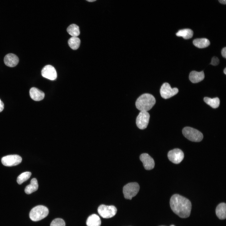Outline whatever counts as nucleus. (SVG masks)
Segmentation results:
<instances>
[{
    "instance_id": "1",
    "label": "nucleus",
    "mask_w": 226,
    "mask_h": 226,
    "mask_svg": "<svg viewBox=\"0 0 226 226\" xmlns=\"http://www.w3.org/2000/svg\"><path fill=\"white\" fill-rule=\"evenodd\" d=\"M170 205L173 212L180 218H186L190 216L191 204L187 198L179 194H175L171 197Z\"/></svg>"
},
{
    "instance_id": "2",
    "label": "nucleus",
    "mask_w": 226,
    "mask_h": 226,
    "mask_svg": "<svg viewBox=\"0 0 226 226\" xmlns=\"http://www.w3.org/2000/svg\"><path fill=\"white\" fill-rule=\"evenodd\" d=\"M156 100L152 94L145 93L140 96L136 102V108L140 111H148L155 105Z\"/></svg>"
},
{
    "instance_id": "3",
    "label": "nucleus",
    "mask_w": 226,
    "mask_h": 226,
    "mask_svg": "<svg viewBox=\"0 0 226 226\" xmlns=\"http://www.w3.org/2000/svg\"><path fill=\"white\" fill-rule=\"evenodd\" d=\"M48 213L49 210L47 207L43 205H38L31 210L29 216L32 221H37L46 217Z\"/></svg>"
},
{
    "instance_id": "4",
    "label": "nucleus",
    "mask_w": 226,
    "mask_h": 226,
    "mask_svg": "<svg viewBox=\"0 0 226 226\" xmlns=\"http://www.w3.org/2000/svg\"><path fill=\"white\" fill-rule=\"evenodd\" d=\"M182 132L185 137L192 142H199L203 138V135L200 131L191 127H184Z\"/></svg>"
},
{
    "instance_id": "5",
    "label": "nucleus",
    "mask_w": 226,
    "mask_h": 226,
    "mask_svg": "<svg viewBox=\"0 0 226 226\" xmlns=\"http://www.w3.org/2000/svg\"><path fill=\"white\" fill-rule=\"evenodd\" d=\"M140 189V186L137 182H131L124 186L123 192L124 197L126 199L131 200L132 198L136 196Z\"/></svg>"
},
{
    "instance_id": "6",
    "label": "nucleus",
    "mask_w": 226,
    "mask_h": 226,
    "mask_svg": "<svg viewBox=\"0 0 226 226\" xmlns=\"http://www.w3.org/2000/svg\"><path fill=\"white\" fill-rule=\"evenodd\" d=\"M117 209L113 205L107 206L104 204L100 205L98 208V212L102 218H108L114 216L116 214Z\"/></svg>"
},
{
    "instance_id": "7",
    "label": "nucleus",
    "mask_w": 226,
    "mask_h": 226,
    "mask_svg": "<svg viewBox=\"0 0 226 226\" xmlns=\"http://www.w3.org/2000/svg\"><path fill=\"white\" fill-rule=\"evenodd\" d=\"M179 92L176 88H171L167 83H164L162 85L160 90L161 97L164 99H169L176 94Z\"/></svg>"
},
{
    "instance_id": "8",
    "label": "nucleus",
    "mask_w": 226,
    "mask_h": 226,
    "mask_svg": "<svg viewBox=\"0 0 226 226\" xmlns=\"http://www.w3.org/2000/svg\"><path fill=\"white\" fill-rule=\"evenodd\" d=\"M149 118L150 115L148 111H141L136 120L137 127L142 130L145 129L148 124Z\"/></svg>"
},
{
    "instance_id": "9",
    "label": "nucleus",
    "mask_w": 226,
    "mask_h": 226,
    "mask_svg": "<svg viewBox=\"0 0 226 226\" xmlns=\"http://www.w3.org/2000/svg\"><path fill=\"white\" fill-rule=\"evenodd\" d=\"M22 158L17 154L10 155L3 157L1 159L2 164L6 166H12L21 163Z\"/></svg>"
},
{
    "instance_id": "10",
    "label": "nucleus",
    "mask_w": 226,
    "mask_h": 226,
    "mask_svg": "<svg viewBox=\"0 0 226 226\" xmlns=\"http://www.w3.org/2000/svg\"><path fill=\"white\" fill-rule=\"evenodd\" d=\"M168 157L169 160L173 163L178 164L183 160L184 154L180 149L175 148L168 152Z\"/></svg>"
},
{
    "instance_id": "11",
    "label": "nucleus",
    "mask_w": 226,
    "mask_h": 226,
    "mask_svg": "<svg viewBox=\"0 0 226 226\" xmlns=\"http://www.w3.org/2000/svg\"><path fill=\"white\" fill-rule=\"evenodd\" d=\"M42 76L51 80H55L57 78V74L55 68L51 65H47L42 69Z\"/></svg>"
},
{
    "instance_id": "12",
    "label": "nucleus",
    "mask_w": 226,
    "mask_h": 226,
    "mask_svg": "<svg viewBox=\"0 0 226 226\" xmlns=\"http://www.w3.org/2000/svg\"><path fill=\"white\" fill-rule=\"evenodd\" d=\"M140 159L146 170H151L154 168L155 163L154 160L148 154L146 153L141 154Z\"/></svg>"
},
{
    "instance_id": "13",
    "label": "nucleus",
    "mask_w": 226,
    "mask_h": 226,
    "mask_svg": "<svg viewBox=\"0 0 226 226\" xmlns=\"http://www.w3.org/2000/svg\"><path fill=\"white\" fill-rule=\"evenodd\" d=\"M4 61L6 66L13 67L18 64L19 62V59L13 53H9L4 57Z\"/></svg>"
},
{
    "instance_id": "14",
    "label": "nucleus",
    "mask_w": 226,
    "mask_h": 226,
    "mask_svg": "<svg viewBox=\"0 0 226 226\" xmlns=\"http://www.w3.org/2000/svg\"><path fill=\"white\" fill-rule=\"evenodd\" d=\"M30 94L31 99L36 101L42 100L45 96L44 93L35 87H32L30 89Z\"/></svg>"
},
{
    "instance_id": "15",
    "label": "nucleus",
    "mask_w": 226,
    "mask_h": 226,
    "mask_svg": "<svg viewBox=\"0 0 226 226\" xmlns=\"http://www.w3.org/2000/svg\"><path fill=\"white\" fill-rule=\"evenodd\" d=\"M204 74L203 71L198 72L193 71L190 73L189 79L192 83H196L204 79Z\"/></svg>"
},
{
    "instance_id": "16",
    "label": "nucleus",
    "mask_w": 226,
    "mask_h": 226,
    "mask_svg": "<svg viewBox=\"0 0 226 226\" xmlns=\"http://www.w3.org/2000/svg\"><path fill=\"white\" fill-rule=\"evenodd\" d=\"M216 213L220 219L223 220L226 218V204L225 203L219 204L216 209Z\"/></svg>"
},
{
    "instance_id": "17",
    "label": "nucleus",
    "mask_w": 226,
    "mask_h": 226,
    "mask_svg": "<svg viewBox=\"0 0 226 226\" xmlns=\"http://www.w3.org/2000/svg\"><path fill=\"white\" fill-rule=\"evenodd\" d=\"M86 223L87 226H100L101 221L98 215L96 214H93L88 217Z\"/></svg>"
},
{
    "instance_id": "18",
    "label": "nucleus",
    "mask_w": 226,
    "mask_h": 226,
    "mask_svg": "<svg viewBox=\"0 0 226 226\" xmlns=\"http://www.w3.org/2000/svg\"><path fill=\"white\" fill-rule=\"evenodd\" d=\"M38 187L37 180L36 178H34L31 180L30 183L26 187L24 191L27 194H30L36 191L38 189Z\"/></svg>"
},
{
    "instance_id": "19",
    "label": "nucleus",
    "mask_w": 226,
    "mask_h": 226,
    "mask_svg": "<svg viewBox=\"0 0 226 226\" xmlns=\"http://www.w3.org/2000/svg\"><path fill=\"white\" fill-rule=\"evenodd\" d=\"M193 43L195 46L199 48H206L210 44L209 40L205 38L195 39L193 40Z\"/></svg>"
},
{
    "instance_id": "20",
    "label": "nucleus",
    "mask_w": 226,
    "mask_h": 226,
    "mask_svg": "<svg viewBox=\"0 0 226 226\" xmlns=\"http://www.w3.org/2000/svg\"><path fill=\"white\" fill-rule=\"evenodd\" d=\"M176 34L178 36H181L185 39H188L192 37L193 32L190 29H185L180 30Z\"/></svg>"
},
{
    "instance_id": "21",
    "label": "nucleus",
    "mask_w": 226,
    "mask_h": 226,
    "mask_svg": "<svg viewBox=\"0 0 226 226\" xmlns=\"http://www.w3.org/2000/svg\"><path fill=\"white\" fill-rule=\"evenodd\" d=\"M204 101L213 108H218L220 104V100L218 97L211 98L208 97L204 98Z\"/></svg>"
},
{
    "instance_id": "22",
    "label": "nucleus",
    "mask_w": 226,
    "mask_h": 226,
    "mask_svg": "<svg viewBox=\"0 0 226 226\" xmlns=\"http://www.w3.org/2000/svg\"><path fill=\"white\" fill-rule=\"evenodd\" d=\"M67 31L72 37H77L80 33L79 26L75 24L70 25L67 29Z\"/></svg>"
},
{
    "instance_id": "23",
    "label": "nucleus",
    "mask_w": 226,
    "mask_h": 226,
    "mask_svg": "<svg viewBox=\"0 0 226 226\" xmlns=\"http://www.w3.org/2000/svg\"><path fill=\"white\" fill-rule=\"evenodd\" d=\"M68 44L69 46L73 50L78 49L80 45V40L77 37H72L68 40Z\"/></svg>"
},
{
    "instance_id": "24",
    "label": "nucleus",
    "mask_w": 226,
    "mask_h": 226,
    "mask_svg": "<svg viewBox=\"0 0 226 226\" xmlns=\"http://www.w3.org/2000/svg\"><path fill=\"white\" fill-rule=\"evenodd\" d=\"M31 173L30 172H25L20 175L17 177V181L19 184H21L28 179L30 177Z\"/></svg>"
},
{
    "instance_id": "25",
    "label": "nucleus",
    "mask_w": 226,
    "mask_h": 226,
    "mask_svg": "<svg viewBox=\"0 0 226 226\" xmlns=\"http://www.w3.org/2000/svg\"><path fill=\"white\" fill-rule=\"evenodd\" d=\"M50 226H65V223L63 219L56 218L51 222Z\"/></svg>"
},
{
    "instance_id": "26",
    "label": "nucleus",
    "mask_w": 226,
    "mask_h": 226,
    "mask_svg": "<svg viewBox=\"0 0 226 226\" xmlns=\"http://www.w3.org/2000/svg\"><path fill=\"white\" fill-rule=\"evenodd\" d=\"M219 60L218 58L216 56H214L212 59L210 64L213 66H216L219 64Z\"/></svg>"
},
{
    "instance_id": "27",
    "label": "nucleus",
    "mask_w": 226,
    "mask_h": 226,
    "mask_svg": "<svg viewBox=\"0 0 226 226\" xmlns=\"http://www.w3.org/2000/svg\"><path fill=\"white\" fill-rule=\"evenodd\" d=\"M221 54L222 56L226 58V47H225L223 48L221 51Z\"/></svg>"
},
{
    "instance_id": "28",
    "label": "nucleus",
    "mask_w": 226,
    "mask_h": 226,
    "mask_svg": "<svg viewBox=\"0 0 226 226\" xmlns=\"http://www.w3.org/2000/svg\"><path fill=\"white\" fill-rule=\"evenodd\" d=\"M4 104L0 99V112H1L3 111L4 109Z\"/></svg>"
},
{
    "instance_id": "29",
    "label": "nucleus",
    "mask_w": 226,
    "mask_h": 226,
    "mask_svg": "<svg viewBox=\"0 0 226 226\" xmlns=\"http://www.w3.org/2000/svg\"><path fill=\"white\" fill-rule=\"evenodd\" d=\"M219 2L221 4H225L226 3V0H218Z\"/></svg>"
},
{
    "instance_id": "30",
    "label": "nucleus",
    "mask_w": 226,
    "mask_h": 226,
    "mask_svg": "<svg viewBox=\"0 0 226 226\" xmlns=\"http://www.w3.org/2000/svg\"><path fill=\"white\" fill-rule=\"evenodd\" d=\"M86 0L89 2H94L95 1H96V0Z\"/></svg>"
},
{
    "instance_id": "31",
    "label": "nucleus",
    "mask_w": 226,
    "mask_h": 226,
    "mask_svg": "<svg viewBox=\"0 0 226 226\" xmlns=\"http://www.w3.org/2000/svg\"><path fill=\"white\" fill-rule=\"evenodd\" d=\"M223 73L225 74H226V68H225L223 70Z\"/></svg>"
},
{
    "instance_id": "32",
    "label": "nucleus",
    "mask_w": 226,
    "mask_h": 226,
    "mask_svg": "<svg viewBox=\"0 0 226 226\" xmlns=\"http://www.w3.org/2000/svg\"><path fill=\"white\" fill-rule=\"evenodd\" d=\"M170 226H175L173 225H170Z\"/></svg>"
},
{
    "instance_id": "33",
    "label": "nucleus",
    "mask_w": 226,
    "mask_h": 226,
    "mask_svg": "<svg viewBox=\"0 0 226 226\" xmlns=\"http://www.w3.org/2000/svg\"></svg>"
}]
</instances>
